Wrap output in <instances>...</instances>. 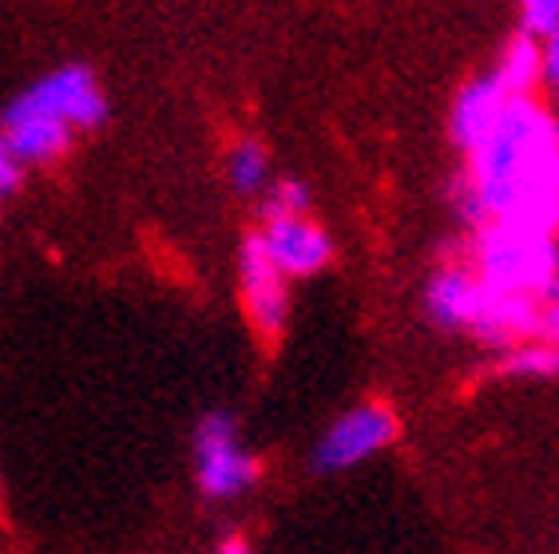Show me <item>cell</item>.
Returning <instances> with one entry per match:
<instances>
[{
	"label": "cell",
	"mask_w": 559,
	"mask_h": 554,
	"mask_svg": "<svg viewBox=\"0 0 559 554\" xmlns=\"http://www.w3.org/2000/svg\"><path fill=\"white\" fill-rule=\"evenodd\" d=\"M464 214L473 222L559 230V123L536 99H512L492 135L468 155Z\"/></svg>",
	"instance_id": "1"
},
{
	"label": "cell",
	"mask_w": 559,
	"mask_h": 554,
	"mask_svg": "<svg viewBox=\"0 0 559 554\" xmlns=\"http://www.w3.org/2000/svg\"><path fill=\"white\" fill-rule=\"evenodd\" d=\"M473 269L496 293L544 298L559 281V250L551 234L520 230V226L485 222L473 242Z\"/></svg>",
	"instance_id": "2"
},
{
	"label": "cell",
	"mask_w": 559,
	"mask_h": 554,
	"mask_svg": "<svg viewBox=\"0 0 559 554\" xmlns=\"http://www.w3.org/2000/svg\"><path fill=\"white\" fill-rule=\"evenodd\" d=\"M194 475L206 499H238L259 483V456L238 444L235 416L211 412L194 432Z\"/></svg>",
	"instance_id": "3"
},
{
	"label": "cell",
	"mask_w": 559,
	"mask_h": 554,
	"mask_svg": "<svg viewBox=\"0 0 559 554\" xmlns=\"http://www.w3.org/2000/svg\"><path fill=\"white\" fill-rule=\"evenodd\" d=\"M397 412L381 400L357 405L349 412H342L334 424L325 427V436L313 448V468L334 475V471H349L357 463L373 459L377 451H385L397 439Z\"/></svg>",
	"instance_id": "4"
},
{
	"label": "cell",
	"mask_w": 559,
	"mask_h": 554,
	"mask_svg": "<svg viewBox=\"0 0 559 554\" xmlns=\"http://www.w3.org/2000/svg\"><path fill=\"white\" fill-rule=\"evenodd\" d=\"M12 107H24V111H40V116L64 119L72 131L99 128L104 116H108V99L99 92L96 75L87 68L72 64L60 68V72L44 75L40 84H33Z\"/></svg>",
	"instance_id": "5"
},
{
	"label": "cell",
	"mask_w": 559,
	"mask_h": 554,
	"mask_svg": "<svg viewBox=\"0 0 559 554\" xmlns=\"http://www.w3.org/2000/svg\"><path fill=\"white\" fill-rule=\"evenodd\" d=\"M238 274H242V301H247V317L259 329L262 341H278L290 317V277L274 266V257L266 254L262 234H250L242 242V257H238Z\"/></svg>",
	"instance_id": "6"
},
{
	"label": "cell",
	"mask_w": 559,
	"mask_h": 554,
	"mask_svg": "<svg viewBox=\"0 0 559 554\" xmlns=\"http://www.w3.org/2000/svg\"><path fill=\"white\" fill-rule=\"evenodd\" d=\"M262 245H266V254L274 257V266L286 277H313L318 269H325V262L334 254L330 234L318 222H310V218H278V222H266Z\"/></svg>",
	"instance_id": "7"
},
{
	"label": "cell",
	"mask_w": 559,
	"mask_h": 554,
	"mask_svg": "<svg viewBox=\"0 0 559 554\" xmlns=\"http://www.w3.org/2000/svg\"><path fill=\"white\" fill-rule=\"evenodd\" d=\"M429 317L441 329L473 333L480 310H485V281L468 266H444L441 274L429 281Z\"/></svg>",
	"instance_id": "8"
},
{
	"label": "cell",
	"mask_w": 559,
	"mask_h": 554,
	"mask_svg": "<svg viewBox=\"0 0 559 554\" xmlns=\"http://www.w3.org/2000/svg\"><path fill=\"white\" fill-rule=\"evenodd\" d=\"M4 147L12 150V159L21 162H52L60 159L72 143V128L64 119L40 116V111H24V107H9L4 111Z\"/></svg>",
	"instance_id": "9"
},
{
	"label": "cell",
	"mask_w": 559,
	"mask_h": 554,
	"mask_svg": "<svg viewBox=\"0 0 559 554\" xmlns=\"http://www.w3.org/2000/svg\"><path fill=\"white\" fill-rule=\"evenodd\" d=\"M508 104H512V99L504 96V87L496 84L492 75L464 87L456 107H452V138H456V147L473 155V150L492 135V128L500 123Z\"/></svg>",
	"instance_id": "10"
},
{
	"label": "cell",
	"mask_w": 559,
	"mask_h": 554,
	"mask_svg": "<svg viewBox=\"0 0 559 554\" xmlns=\"http://www.w3.org/2000/svg\"><path fill=\"white\" fill-rule=\"evenodd\" d=\"M492 80L504 87L508 99H532L536 84H544V72H539V44L536 36H516V40L504 48V60L492 72Z\"/></svg>",
	"instance_id": "11"
},
{
	"label": "cell",
	"mask_w": 559,
	"mask_h": 554,
	"mask_svg": "<svg viewBox=\"0 0 559 554\" xmlns=\"http://www.w3.org/2000/svg\"><path fill=\"white\" fill-rule=\"evenodd\" d=\"M504 376H524V381H544V376H559V345L551 341H524L516 349L504 352L500 361Z\"/></svg>",
	"instance_id": "12"
},
{
	"label": "cell",
	"mask_w": 559,
	"mask_h": 554,
	"mask_svg": "<svg viewBox=\"0 0 559 554\" xmlns=\"http://www.w3.org/2000/svg\"><path fill=\"white\" fill-rule=\"evenodd\" d=\"M266 150L259 147V143H238L235 150H230V162H226V174H230V182H235L238 194H254L266 186Z\"/></svg>",
	"instance_id": "13"
},
{
	"label": "cell",
	"mask_w": 559,
	"mask_h": 554,
	"mask_svg": "<svg viewBox=\"0 0 559 554\" xmlns=\"http://www.w3.org/2000/svg\"><path fill=\"white\" fill-rule=\"evenodd\" d=\"M262 214H266V222H278V218H306V214H310V194H306L301 182L286 179V182H278V186H270Z\"/></svg>",
	"instance_id": "14"
},
{
	"label": "cell",
	"mask_w": 559,
	"mask_h": 554,
	"mask_svg": "<svg viewBox=\"0 0 559 554\" xmlns=\"http://www.w3.org/2000/svg\"><path fill=\"white\" fill-rule=\"evenodd\" d=\"M527 36H551L559 28V0H520Z\"/></svg>",
	"instance_id": "15"
},
{
	"label": "cell",
	"mask_w": 559,
	"mask_h": 554,
	"mask_svg": "<svg viewBox=\"0 0 559 554\" xmlns=\"http://www.w3.org/2000/svg\"><path fill=\"white\" fill-rule=\"evenodd\" d=\"M539 72H544V84L551 92H559V28L551 36H544V48H539Z\"/></svg>",
	"instance_id": "16"
},
{
	"label": "cell",
	"mask_w": 559,
	"mask_h": 554,
	"mask_svg": "<svg viewBox=\"0 0 559 554\" xmlns=\"http://www.w3.org/2000/svg\"><path fill=\"white\" fill-rule=\"evenodd\" d=\"M539 313H544V341L559 345V281L539 298Z\"/></svg>",
	"instance_id": "17"
},
{
	"label": "cell",
	"mask_w": 559,
	"mask_h": 554,
	"mask_svg": "<svg viewBox=\"0 0 559 554\" xmlns=\"http://www.w3.org/2000/svg\"><path fill=\"white\" fill-rule=\"evenodd\" d=\"M16 182H21V162L12 159V150L0 143V198L16 191Z\"/></svg>",
	"instance_id": "18"
},
{
	"label": "cell",
	"mask_w": 559,
	"mask_h": 554,
	"mask_svg": "<svg viewBox=\"0 0 559 554\" xmlns=\"http://www.w3.org/2000/svg\"><path fill=\"white\" fill-rule=\"evenodd\" d=\"M218 554H250V551H247V546H242V543H226Z\"/></svg>",
	"instance_id": "19"
}]
</instances>
